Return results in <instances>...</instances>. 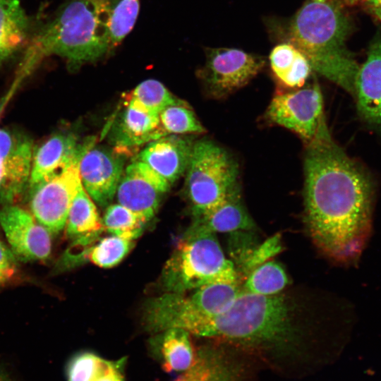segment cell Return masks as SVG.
<instances>
[{
    "label": "cell",
    "instance_id": "cell-29",
    "mask_svg": "<svg viewBox=\"0 0 381 381\" xmlns=\"http://www.w3.org/2000/svg\"><path fill=\"white\" fill-rule=\"evenodd\" d=\"M134 246V241L114 235L102 238L90 249L87 260L102 268L117 265Z\"/></svg>",
    "mask_w": 381,
    "mask_h": 381
},
{
    "label": "cell",
    "instance_id": "cell-14",
    "mask_svg": "<svg viewBox=\"0 0 381 381\" xmlns=\"http://www.w3.org/2000/svg\"><path fill=\"white\" fill-rule=\"evenodd\" d=\"M193 143L177 135L150 142L135 159L146 164L170 185L186 171Z\"/></svg>",
    "mask_w": 381,
    "mask_h": 381
},
{
    "label": "cell",
    "instance_id": "cell-2",
    "mask_svg": "<svg viewBox=\"0 0 381 381\" xmlns=\"http://www.w3.org/2000/svg\"><path fill=\"white\" fill-rule=\"evenodd\" d=\"M284 295H260L241 290L232 305L217 315L198 320L186 331L260 350L277 357L301 351L302 332Z\"/></svg>",
    "mask_w": 381,
    "mask_h": 381
},
{
    "label": "cell",
    "instance_id": "cell-38",
    "mask_svg": "<svg viewBox=\"0 0 381 381\" xmlns=\"http://www.w3.org/2000/svg\"><path fill=\"white\" fill-rule=\"evenodd\" d=\"M376 16L381 20V8H373Z\"/></svg>",
    "mask_w": 381,
    "mask_h": 381
},
{
    "label": "cell",
    "instance_id": "cell-20",
    "mask_svg": "<svg viewBox=\"0 0 381 381\" xmlns=\"http://www.w3.org/2000/svg\"><path fill=\"white\" fill-rule=\"evenodd\" d=\"M31 23L18 0H0V64L31 40Z\"/></svg>",
    "mask_w": 381,
    "mask_h": 381
},
{
    "label": "cell",
    "instance_id": "cell-28",
    "mask_svg": "<svg viewBox=\"0 0 381 381\" xmlns=\"http://www.w3.org/2000/svg\"><path fill=\"white\" fill-rule=\"evenodd\" d=\"M139 12V0H111L109 40L111 50L132 30Z\"/></svg>",
    "mask_w": 381,
    "mask_h": 381
},
{
    "label": "cell",
    "instance_id": "cell-34",
    "mask_svg": "<svg viewBox=\"0 0 381 381\" xmlns=\"http://www.w3.org/2000/svg\"><path fill=\"white\" fill-rule=\"evenodd\" d=\"M126 358L110 361L107 369L94 381H125L123 368Z\"/></svg>",
    "mask_w": 381,
    "mask_h": 381
},
{
    "label": "cell",
    "instance_id": "cell-37",
    "mask_svg": "<svg viewBox=\"0 0 381 381\" xmlns=\"http://www.w3.org/2000/svg\"><path fill=\"white\" fill-rule=\"evenodd\" d=\"M345 1L348 4L352 5V4H358V3L361 2V1H367V0H345Z\"/></svg>",
    "mask_w": 381,
    "mask_h": 381
},
{
    "label": "cell",
    "instance_id": "cell-16",
    "mask_svg": "<svg viewBox=\"0 0 381 381\" xmlns=\"http://www.w3.org/2000/svg\"><path fill=\"white\" fill-rule=\"evenodd\" d=\"M353 96L361 117L381 128V40L371 45L359 66Z\"/></svg>",
    "mask_w": 381,
    "mask_h": 381
},
{
    "label": "cell",
    "instance_id": "cell-39",
    "mask_svg": "<svg viewBox=\"0 0 381 381\" xmlns=\"http://www.w3.org/2000/svg\"><path fill=\"white\" fill-rule=\"evenodd\" d=\"M312 1L318 2V3H326L330 1V0H310Z\"/></svg>",
    "mask_w": 381,
    "mask_h": 381
},
{
    "label": "cell",
    "instance_id": "cell-13",
    "mask_svg": "<svg viewBox=\"0 0 381 381\" xmlns=\"http://www.w3.org/2000/svg\"><path fill=\"white\" fill-rule=\"evenodd\" d=\"M92 143L80 144L72 133H57L49 138L33 153L29 189L79 161Z\"/></svg>",
    "mask_w": 381,
    "mask_h": 381
},
{
    "label": "cell",
    "instance_id": "cell-19",
    "mask_svg": "<svg viewBox=\"0 0 381 381\" xmlns=\"http://www.w3.org/2000/svg\"><path fill=\"white\" fill-rule=\"evenodd\" d=\"M241 369L222 350L203 347L195 352L192 365L174 381H240Z\"/></svg>",
    "mask_w": 381,
    "mask_h": 381
},
{
    "label": "cell",
    "instance_id": "cell-31",
    "mask_svg": "<svg viewBox=\"0 0 381 381\" xmlns=\"http://www.w3.org/2000/svg\"><path fill=\"white\" fill-rule=\"evenodd\" d=\"M282 250V236L275 234L256 247L240 266L241 272L247 275L258 266L266 262Z\"/></svg>",
    "mask_w": 381,
    "mask_h": 381
},
{
    "label": "cell",
    "instance_id": "cell-3",
    "mask_svg": "<svg viewBox=\"0 0 381 381\" xmlns=\"http://www.w3.org/2000/svg\"><path fill=\"white\" fill-rule=\"evenodd\" d=\"M349 18L333 2L310 1L286 27V39L308 60L312 69L352 96L360 65L348 50Z\"/></svg>",
    "mask_w": 381,
    "mask_h": 381
},
{
    "label": "cell",
    "instance_id": "cell-11",
    "mask_svg": "<svg viewBox=\"0 0 381 381\" xmlns=\"http://www.w3.org/2000/svg\"><path fill=\"white\" fill-rule=\"evenodd\" d=\"M171 185L146 164L138 159L126 167L116 195L121 205L150 221Z\"/></svg>",
    "mask_w": 381,
    "mask_h": 381
},
{
    "label": "cell",
    "instance_id": "cell-7",
    "mask_svg": "<svg viewBox=\"0 0 381 381\" xmlns=\"http://www.w3.org/2000/svg\"><path fill=\"white\" fill-rule=\"evenodd\" d=\"M265 117L270 123L294 132L305 144L310 142L322 128L327 126L322 92L315 83L294 91L275 95Z\"/></svg>",
    "mask_w": 381,
    "mask_h": 381
},
{
    "label": "cell",
    "instance_id": "cell-10",
    "mask_svg": "<svg viewBox=\"0 0 381 381\" xmlns=\"http://www.w3.org/2000/svg\"><path fill=\"white\" fill-rule=\"evenodd\" d=\"M0 225L17 259L47 260L52 250V234L30 212L12 204L0 209Z\"/></svg>",
    "mask_w": 381,
    "mask_h": 381
},
{
    "label": "cell",
    "instance_id": "cell-6",
    "mask_svg": "<svg viewBox=\"0 0 381 381\" xmlns=\"http://www.w3.org/2000/svg\"><path fill=\"white\" fill-rule=\"evenodd\" d=\"M238 177L237 161L225 148L207 139L193 143L185 181L193 217L213 210L240 190Z\"/></svg>",
    "mask_w": 381,
    "mask_h": 381
},
{
    "label": "cell",
    "instance_id": "cell-27",
    "mask_svg": "<svg viewBox=\"0 0 381 381\" xmlns=\"http://www.w3.org/2000/svg\"><path fill=\"white\" fill-rule=\"evenodd\" d=\"M160 127L167 135L200 134L205 132L187 102L166 107L159 114Z\"/></svg>",
    "mask_w": 381,
    "mask_h": 381
},
{
    "label": "cell",
    "instance_id": "cell-22",
    "mask_svg": "<svg viewBox=\"0 0 381 381\" xmlns=\"http://www.w3.org/2000/svg\"><path fill=\"white\" fill-rule=\"evenodd\" d=\"M155 344L154 352L164 370L183 373L192 365L195 352L190 334L181 328L165 329Z\"/></svg>",
    "mask_w": 381,
    "mask_h": 381
},
{
    "label": "cell",
    "instance_id": "cell-35",
    "mask_svg": "<svg viewBox=\"0 0 381 381\" xmlns=\"http://www.w3.org/2000/svg\"><path fill=\"white\" fill-rule=\"evenodd\" d=\"M0 381H28L11 362L0 358Z\"/></svg>",
    "mask_w": 381,
    "mask_h": 381
},
{
    "label": "cell",
    "instance_id": "cell-12",
    "mask_svg": "<svg viewBox=\"0 0 381 381\" xmlns=\"http://www.w3.org/2000/svg\"><path fill=\"white\" fill-rule=\"evenodd\" d=\"M126 155L114 149L91 144L78 164L82 185L99 206L110 203L124 171Z\"/></svg>",
    "mask_w": 381,
    "mask_h": 381
},
{
    "label": "cell",
    "instance_id": "cell-17",
    "mask_svg": "<svg viewBox=\"0 0 381 381\" xmlns=\"http://www.w3.org/2000/svg\"><path fill=\"white\" fill-rule=\"evenodd\" d=\"M255 227V222L245 207L238 190L213 210L193 216L188 230L233 233L252 231Z\"/></svg>",
    "mask_w": 381,
    "mask_h": 381
},
{
    "label": "cell",
    "instance_id": "cell-18",
    "mask_svg": "<svg viewBox=\"0 0 381 381\" xmlns=\"http://www.w3.org/2000/svg\"><path fill=\"white\" fill-rule=\"evenodd\" d=\"M32 157V142L18 134L4 161L5 174L0 186V201L4 205L14 204L28 187Z\"/></svg>",
    "mask_w": 381,
    "mask_h": 381
},
{
    "label": "cell",
    "instance_id": "cell-23",
    "mask_svg": "<svg viewBox=\"0 0 381 381\" xmlns=\"http://www.w3.org/2000/svg\"><path fill=\"white\" fill-rule=\"evenodd\" d=\"M64 228L67 237L73 240L87 237L99 238L105 230L95 205L83 186L72 202Z\"/></svg>",
    "mask_w": 381,
    "mask_h": 381
},
{
    "label": "cell",
    "instance_id": "cell-4",
    "mask_svg": "<svg viewBox=\"0 0 381 381\" xmlns=\"http://www.w3.org/2000/svg\"><path fill=\"white\" fill-rule=\"evenodd\" d=\"M111 0H68L34 35L28 62L49 55L64 58L70 68L95 62L111 52Z\"/></svg>",
    "mask_w": 381,
    "mask_h": 381
},
{
    "label": "cell",
    "instance_id": "cell-33",
    "mask_svg": "<svg viewBox=\"0 0 381 381\" xmlns=\"http://www.w3.org/2000/svg\"><path fill=\"white\" fill-rule=\"evenodd\" d=\"M17 135L11 131L0 128V186L4 178L5 157L13 145Z\"/></svg>",
    "mask_w": 381,
    "mask_h": 381
},
{
    "label": "cell",
    "instance_id": "cell-1",
    "mask_svg": "<svg viewBox=\"0 0 381 381\" xmlns=\"http://www.w3.org/2000/svg\"><path fill=\"white\" fill-rule=\"evenodd\" d=\"M304 217L316 246L341 263L358 260L371 232L374 186L327 126L306 144Z\"/></svg>",
    "mask_w": 381,
    "mask_h": 381
},
{
    "label": "cell",
    "instance_id": "cell-21",
    "mask_svg": "<svg viewBox=\"0 0 381 381\" xmlns=\"http://www.w3.org/2000/svg\"><path fill=\"white\" fill-rule=\"evenodd\" d=\"M270 63L278 83L289 89L303 87L313 70L307 58L286 42L272 49Z\"/></svg>",
    "mask_w": 381,
    "mask_h": 381
},
{
    "label": "cell",
    "instance_id": "cell-9",
    "mask_svg": "<svg viewBox=\"0 0 381 381\" xmlns=\"http://www.w3.org/2000/svg\"><path fill=\"white\" fill-rule=\"evenodd\" d=\"M79 161L30 190V212L51 234L59 233L65 227L72 202L83 186Z\"/></svg>",
    "mask_w": 381,
    "mask_h": 381
},
{
    "label": "cell",
    "instance_id": "cell-26",
    "mask_svg": "<svg viewBox=\"0 0 381 381\" xmlns=\"http://www.w3.org/2000/svg\"><path fill=\"white\" fill-rule=\"evenodd\" d=\"M102 221L104 229L112 235L131 241L143 234L147 222L119 203L109 205Z\"/></svg>",
    "mask_w": 381,
    "mask_h": 381
},
{
    "label": "cell",
    "instance_id": "cell-8",
    "mask_svg": "<svg viewBox=\"0 0 381 381\" xmlns=\"http://www.w3.org/2000/svg\"><path fill=\"white\" fill-rule=\"evenodd\" d=\"M206 61L198 70L206 92L222 99L248 84L264 67L262 57L234 48H207Z\"/></svg>",
    "mask_w": 381,
    "mask_h": 381
},
{
    "label": "cell",
    "instance_id": "cell-15",
    "mask_svg": "<svg viewBox=\"0 0 381 381\" xmlns=\"http://www.w3.org/2000/svg\"><path fill=\"white\" fill-rule=\"evenodd\" d=\"M126 102L111 135L114 149L124 155H129L132 148L166 135L160 127L159 116Z\"/></svg>",
    "mask_w": 381,
    "mask_h": 381
},
{
    "label": "cell",
    "instance_id": "cell-36",
    "mask_svg": "<svg viewBox=\"0 0 381 381\" xmlns=\"http://www.w3.org/2000/svg\"><path fill=\"white\" fill-rule=\"evenodd\" d=\"M373 8H381V0H367Z\"/></svg>",
    "mask_w": 381,
    "mask_h": 381
},
{
    "label": "cell",
    "instance_id": "cell-5",
    "mask_svg": "<svg viewBox=\"0 0 381 381\" xmlns=\"http://www.w3.org/2000/svg\"><path fill=\"white\" fill-rule=\"evenodd\" d=\"M217 282L238 283L235 265L225 258L215 233L188 229L164 266L162 287L185 294Z\"/></svg>",
    "mask_w": 381,
    "mask_h": 381
},
{
    "label": "cell",
    "instance_id": "cell-24",
    "mask_svg": "<svg viewBox=\"0 0 381 381\" xmlns=\"http://www.w3.org/2000/svg\"><path fill=\"white\" fill-rule=\"evenodd\" d=\"M126 101L157 116L166 107L184 102L171 94L162 83L154 79L144 80L138 85L127 95Z\"/></svg>",
    "mask_w": 381,
    "mask_h": 381
},
{
    "label": "cell",
    "instance_id": "cell-30",
    "mask_svg": "<svg viewBox=\"0 0 381 381\" xmlns=\"http://www.w3.org/2000/svg\"><path fill=\"white\" fill-rule=\"evenodd\" d=\"M109 362L91 351L77 352L66 363V380L94 381L107 369Z\"/></svg>",
    "mask_w": 381,
    "mask_h": 381
},
{
    "label": "cell",
    "instance_id": "cell-25",
    "mask_svg": "<svg viewBox=\"0 0 381 381\" xmlns=\"http://www.w3.org/2000/svg\"><path fill=\"white\" fill-rule=\"evenodd\" d=\"M289 283L282 266L275 261H268L258 266L246 277L243 290L260 295L279 294Z\"/></svg>",
    "mask_w": 381,
    "mask_h": 381
},
{
    "label": "cell",
    "instance_id": "cell-32",
    "mask_svg": "<svg viewBox=\"0 0 381 381\" xmlns=\"http://www.w3.org/2000/svg\"><path fill=\"white\" fill-rule=\"evenodd\" d=\"M17 258L0 241V283L10 279L16 272Z\"/></svg>",
    "mask_w": 381,
    "mask_h": 381
}]
</instances>
